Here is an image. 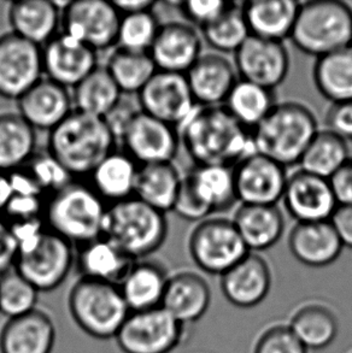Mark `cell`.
<instances>
[{
	"instance_id": "obj_53",
	"label": "cell",
	"mask_w": 352,
	"mask_h": 353,
	"mask_svg": "<svg viewBox=\"0 0 352 353\" xmlns=\"http://www.w3.org/2000/svg\"><path fill=\"white\" fill-rule=\"evenodd\" d=\"M113 4L121 16L124 14H140L153 11L157 1L153 0H114Z\"/></svg>"
},
{
	"instance_id": "obj_28",
	"label": "cell",
	"mask_w": 352,
	"mask_h": 353,
	"mask_svg": "<svg viewBox=\"0 0 352 353\" xmlns=\"http://www.w3.org/2000/svg\"><path fill=\"white\" fill-rule=\"evenodd\" d=\"M300 6L293 0H251L242 10L251 35L284 43L291 38Z\"/></svg>"
},
{
	"instance_id": "obj_34",
	"label": "cell",
	"mask_w": 352,
	"mask_h": 353,
	"mask_svg": "<svg viewBox=\"0 0 352 353\" xmlns=\"http://www.w3.org/2000/svg\"><path fill=\"white\" fill-rule=\"evenodd\" d=\"M37 153V130L19 112L0 114V172H12Z\"/></svg>"
},
{
	"instance_id": "obj_14",
	"label": "cell",
	"mask_w": 352,
	"mask_h": 353,
	"mask_svg": "<svg viewBox=\"0 0 352 353\" xmlns=\"http://www.w3.org/2000/svg\"><path fill=\"white\" fill-rule=\"evenodd\" d=\"M233 174L240 205H277L282 201L289 172L271 158L253 153L233 168Z\"/></svg>"
},
{
	"instance_id": "obj_44",
	"label": "cell",
	"mask_w": 352,
	"mask_h": 353,
	"mask_svg": "<svg viewBox=\"0 0 352 353\" xmlns=\"http://www.w3.org/2000/svg\"><path fill=\"white\" fill-rule=\"evenodd\" d=\"M24 168L28 170L43 194L50 193L52 196L77 180L48 151L35 153Z\"/></svg>"
},
{
	"instance_id": "obj_2",
	"label": "cell",
	"mask_w": 352,
	"mask_h": 353,
	"mask_svg": "<svg viewBox=\"0 0 352 353\" xmlns=\"http://www.w3.org/2000/svg\"><path fill=\"white\" fill-rule=\"evenodd\" d=\"M117 141L104 119L72 110L62 123L50 132L48 152L51 153L74 179L90 176Z\"/></svg>"
},
{
	"instance_id": "obj_30",
	"label": "cell",
	"mask_w": 352,
	"mask_h": 353,
	"mask_svg": "<svg viewBox=\"0 0 352 353\" xmlns=\"http://www.w3.org/2000/svg\"><path fill=\"white\" fill-rule=\"evenodd\" d=\"M184 182L211 215L226 211L238 203L234 187L233 168L193 165L184 174Z\"/></svg>"
},
{
	"instance_id": "obj_47",
	"label": "cell",
	"mask_w": 352,
	"mask_h": 353,
	"mask_svg": "<svg viewBox=\"0 0 352 353\" xmlns=\"http://www.w3.org/2000/svg\"><path fill=\"white\" fill-rule=\"evenodd\" d=\"M45 206V196L12 192L3 215L8 223L43 219Z\"/></svg>"
},
{
	"instance_id": "obj_22",
	"label": "cell",
	"mask_w": 352,
	"mask_h": 353,
	"mask_svg": "<svg viewBox=\"0 0 352 353\" xmlns=\"http://www.w3.org/2000/svg\"><path fill=\"white\" fill-rule=\"evenodd\" d=\"M271 287V267L258 253L248 252L221 276V290L226 299L243 309L262 303Z\"/></svg>"
},
{
	"instance_id": "obj_46",
	"label": "cell",
	"mask_w": 352,
	"mask_h": 353,
	"mask_svg": "<svg viewBox=\"0 0 352 353\" xmlns=\"http://www.w3.org/2000/svg\"><path fill=\"white\" fill-rule=\"evenodd\" d=\"M233 5L234 3L224 0H190L181 1L179 9L187 23L202 29L219 19Z\"/></svg>"
},
{
	"instance_id": "obj_3",
	"label": "cell",
	"mask_w": 352,
	"mask_h": 353,
	"mask_svg": "<svg viewBox=\"0 0 352 353\" xmlns=\"http://www.w3.org/2000/svg\"><path fill=\"white\" fill-rule=\"evenodd\" d=\"M320 127L309 106L300 101L277 103L253 130L256 151L286 169L298 165Z\"/></svg>"
},
{
	"instance_id": "obj_19",
	"label": "cell",
	"mask_w": 352,
	"mask_h": 353,
	"mask_svg": "<svg viewBox=\"0 0 352 353\" xmlns=\"http://www.w3.org/2000/svg\"><path fill=\"white\" fill-rule=\"evenodd\" d=\"M148 53L157 70L186 74L203 54V38L192 24L167 22L159 26Z\"/></svg>"
},
{
	"instance_id": "obj_50",
	"label": "cell",
	"mask_w": 352,
	"mask_h": 353,
	"mask_svg": "<svg viewBox=\"0 0 352 353\" xmlns=\"http://www.w3.org/2000/svg\"><path fill=\"white\" fill-rule=\"evenodd\" d=\"M19 253L17 241L9 223L0 217V275L14 267Z\"/></svg>"
},
{
	"instance_id": "obj_55",
	"label": "cell",
	"mask_w": 352,
	"mask_h": 353,
	"mask_svg": "<svg viewBox=\"0 0 352 353\" xmlns=\"http://www.w3.org/2000/svg\"><path fill=\"white\" fill-rule=\"evenodd\" d=\"M352 353V352H351Z\"/></svg>"
},
{
	"instance_id": "obj_23",
	"label": "cell",
	"mask_w": 352,
	"mask_h": 353,
	"mask_svg": "<svg viewBox=\"0 0 352 353\" xmlns=\"http://www.w3.org/2000/svg\"><path fill=\"white\" fill-rule=\"evenodd\" d=\"M289 248L298 262L321 268L335 262L344 246L331 221H322L295 223L289 235Z\"/></svg>"
},
{
	"instance_id": "obj_17",
	"label": "cell",
	"mask_w": 352,
	"mask_h": 353,
	"mask_svg": "<svg viewBox=\"0 0 352 353\" xmlns=\"http://www.w3.org/2000/svg\"><path fill=\"white\" fill-rule=\"evenodd\" d=\"M282 201L295 223L331 221L338 208L329 180L302 169L289 174Z\"/></svg>"
},
{
	"instance_id": "obj_7",
	"label": "cell",
	"mask_w": 352,
	"mask_h": 353,
	"mask_svg": "<svg viewBox=\"0 0 352 353\" xmlns=\"http://www.w3.org/2000/svg\"><path fill=\"white\" fill-rule=\"evenodd\" d=\"M68 307L72 320L92 338H115L128 316V306L117 285L80 277L70 290Z\"/></svg>"
},
{
	"instance_id": "obj_38",
	"label": "cell",
	"mask_w": 352,
	"mask_h": 353,
	"mask_svg": "<svg viewBox=\"0 0 352 353\" xmlns=\"http://www.w3.org/2000/svg\"><path fill=\"white\" fill-rule=\"evenodd\" d=\"M351 157L345 139L329 129H320L305 150L298 167L304 172L329 180Z\"/></svg>"
},
{
	"instance_id": "obj_10",
	"label": "cell",
	"mask_w": 352,
	"mask_h": 353,
	"mask_svg": "<svg viewBox=\"0 0 352 353\" xmlns=\"http://www.w3.org/2000/svg\"><path fill=\"white\" fill-rule=\"evenodd\" d=\"M184 327L162 306L130 311L115 339L124 353H170L184 338Z\"/></svg>"
},
{
	"instance_id": "obj_13",
	"label": "cell",
	"mask_w": 352,
	"mask_h": 353,
	"mask_svg": "<svg viewBox=\"0 0 352 353\" xmlns=\"http://www.w3.org/2000/svg\"><path fill=\"white\" fill-rule=\"evenodd\" d=\"M145 114L170 124L176 129L195 110V103L185 74L157 70L137 94Z\"/></svg>"
},
{
	"instance_id": "obj_4",
	"label": "cell",
	"mask_w": 352,
	"mask_h": 353,
	"mask_svg": "<svg viewBox=\"0 0 352 353\" xmlns=\"http://www.w3.org/2000/svg\"><path fill=\"white\" fill-rule=\"evenodd\" d=\"M108 206L90 183L75 180L51 196L43 220L48 230L80 248L103 236Z\"/></svg>"
},
{
	"instance_id": "obj_43",
	"label": "cell",
	"mask_w": 352,
	"mask_h": 353,
	"mask_svg": "<svg viewBox=\"0 0 352 353\" xmlns=\"http://www.w3.org/2000/svg\"><path fill=\"white\" fill-rule=\"evenodd\" d=\"M161 24L153 11L121 16L117 46L132 51L148 52Z\"/></svg>"
},
{
	"instance_id": "obj_9",
	"label": "cell",
	"mask_w": 352,
	"mask_h": 353,
	"mask_svg": "<svg viewBox=\"0 0 352 353\" xmlns=\"http://www.w3.org/2000/svg\"><path fill=\"white\" fill-rule=\"evenodd\" d=\"M188 250L197 267L219 276L250 252L233 220L224 217H210L197 223L188 239Z\"/></svg>"
},
{
	"instance_id": "obj_31",
	"label": "cell",
	"mask_w": 352,
	"mask_h": 353,
	"mask_svg": "<svg viewBox=\"0 0 352 353\" xmlns=\"http://www.w3.org/2000/svg\"><path fill=\"white\" fill-rule=\"evenodd\" d=\"M168 276L161 263L137 261L129 270L119 290L129 311H144L162 305Z\"/></svg>"
},
{
	"instance_id": "obj_12",
	"label": "cell",
	"mask_w": 352,
	"mask_h": 353,
	"mask_svg": "<svg viewBox=\"0 0 352 353\" xmlns=\"http://www.w3.org/2000/svg\"><path fill=\"white\" fill-rule=\"evenodd\" d=\"M43 77L40 46L12 32L0 37V97L19 101Z\"/></svg>"
},
{
	"instance_id": "obj_45",
	"label": "cell",
	"mask_w": 352,
	"mask_h": 353,
	"mask_svg": "<svg viewBox=\"0 0 352 353\" xmlns=\"http://www.w3.org/2000/svg\"><path fill=\"white\" fill-rule=\"evenodd\" d=\"M253 353H308L289 325H273L263 333Z\"/></svg>"
},
{
	"instance_id": "obj_54",
	"label": "cell",
	"mask_w": 352,
	"mask_h": 353,
	"mask_svg": "<svg viewBox=\"0 0 352 353\" xmlns=\"http://www.w3.org/2000/svg\"><path fill=\"white\" fill-rule=\"evenodd\" d=\"M11 194H12V188H11L9 174L0 172V217L4 212Z\"/></svg>"
},
{
	"instance_id": "obj_6",
	"label": "cell",
	"mask_w": 352,
	"mask_h": 353,
	"mask_svg": "<svg viewBox=\"0 0 352 353\" xmlns=\"http://www.w3.org/2000/svg\"><path fill=\"white\" fill-rule=\"evenodd\" d=\"M291 41L300 51L320 58L352 43V8L339 0L300 3Z\"/></svg>"
},
{
	"instance_id": "obj_1",
	"label": "cell",
	"mask_w": 352,
	"mask_h": 353,
	"mask_svg": "<svg viewBox=\"0 0 352 353\" xmlns=\"http://www.w3.org/2000/svg\"><path fill=\"white\" fill-rule=\"evenodd\" d=\"M177 132L195 165L234 168L257 152L253 130L239 123L224 105L195 106Z\"/></svg>"
},
{
	"instance_id": "obj_11",
	"label": "cell",
	"mask_w": 352,
	"mask_h": 353,
	"mask_svg": "<svg viewBox=\"0 0 352 353\" xmlns=\"http://www.w3.org/2000/svg\"><path fill=\"white\" fill-rule=\"evenodd\" d=\"M119 22L121 14L113 1L74 0L62 11L61 27L98 52L117 46Z\"/></svg>"
},
{
	"instance_id": "obj_41",
	"label": "cell",
	"mask_w": 352,
	"mask_h": 353,
	"mask_svg": "<svg viewBox=\"0 0 352 353\" xmlns=\"http://www.w3.org/2000/svg\"><path fill=\"white\" fill-rule=\"evenodd\" d=\"M202 38L217 53H235L251 35L242 5L234 3L219 19L200 29Z\"/></svg>"
},
{
	"instance_id": "obj_32",
	"label": "cell",
	"mask_w": 352,
	"mask_h": 353,
	"mask_svg": "<svg viewBox=\"0 0 352 353\" xmlns=\"http://www.w3.org/2000/svg\"><path fill=\"white\" fill-rule=\"evenodd\" d=\"M139 167L128 153L115 150L90 172V187L110 204L128 199L134 196Z\"/></svg>"
},
{
	"instance_id": "obj_33",
	"label": "cell",
	"mask_w": 352,
	"mask_h": 353,
	"mask_svg": "<svg viewBox=\"0 0 352 353\" xmlns=\"http://www.w3.org/2000/svg\"><path fill=\"white\" fill-rule=\"evenodd\" d=\"M182 175L174 162L140 165L134 196L167 215L175 204Z\"/></svg>"
},
{
	"instance_id": "obj_5",
	"label": "cell",
	"mask_w": 352,
	"mask_h": 353,
	"mask_svg": "<svg viewBox=\"0 0 352 353\" xmlns=\"http://www.w3.org/2000/svg\"><path fill=\"white\" fill-rule=\"evenodd\" d=\"M168 232L167 215L137 196L108 206L103 236L135 261L145 259L162 248Z\"/></svg>"
},
{
	"instance_id": "obj_40",
	"label": "cell",
	"mask_w": 352,
	"mask_h": 353,
	"mask_svg": "<svg viewBox=\"0 0 352 353\" xmlns=\"http://www.w3.org/2000/svg\"><path fill=\"white\" fill-rule=\"evenodd\" d=\"M105 69L126 96L138 94L157 72L150 53L119 46L110 54Z\"/></svg>"
},
{
	"instance_id": "obj_21",
	"label": "cell",
	"mask_w": 352,
	"mask_h": 353,
	"mask_svg": "<svg viewBox=\"0 0 352 353\" xmlns=\"http://www.w3.org/2000/svg\"><path fill=\"white\" fill-rule=\"evenodd\" d=\"M19 115L35 130L48 133L74 110L70 90L43 77L17 101Z\"/></svg>"
},
{
	"instance_id": "obj_49",
	"label": "cell",
	"mask_w": 352,
	"mask_h": 353,
	"mask_svg": "<svg viewBox=\"0 0 352 353\" xmlns=\"http://www.w3.org/2000/svg\"><path fill=\"white\" fill-rule=\"evenodd\" d=\"M327 129L345 139L352 140V101L334 103L326 115Z\"/></svg>"
},
{
	"instance_id": "obj_42",
	"label": "cell",
	"mask_w": 352,
	"mask_h": 353,
	"mask_svg": "<svg viewBox=\"0 0 352 353\" xmlns=\"http://www.w3.org/2000/svg\"><path fill=\"white\" fill-rule=\"evenodd\" d=\"M39 293L14 268L0 275V314L8 319L37 310Z\"/></svg>"
},
{
	"instance_id": "obj_37",
	"label": "cell",
	"mask_w": 352,
	"mask_h": 353,
	"mask_svg": "<svg viewBox=\"0 0 352 353\" xmlns=\"http://www.w3.org/2000/svg\"><path fill=\"white\" fill-rule=\"evenodd\" d=\"M289 327L308 350L326 349L337 338L339 328L333 311L316 303L295 311Z\"/></svg>"
},
{
	"instance_id": "obj_8",
	"label": "cell",
	"mask_w": 352,
	"mask_h": 353,
	"mask_svg": "<svg viewBox=\"0 0 352 353\" xmlns=\"http://www.w3.org/2000/svg\"><path fill=\"white\" fill-rule=\"evenodd\" d=\"M77 261L74 246L48 227L19 246L14 269L39 292L61 286Z\"/></svg>"
},
{
	"instance_id": "obj_15",
	"label": "cell",
	"mask_w": 352,
	"mask_h": 353,
	"mask_svg": "<svg viewBox=\"0 0 352 353\" xmlns=\"http://www.w3.org/2000/svg\"><path fill=\"white\" fill-rule=\"evenodd\" d=\"M239 79L275 90L290 72V53L285 43L250 35L234 53Z\"/></svg>"
},
{
	"instance_id": "obj_26",
	"label": "cell",
	"mask_w": 352,
	"mask_h": 353,
	"mask_svg": "<svg viewBox=\"0 0 352 353\" xmlns=\"http://www.w3.org/2000/svg\"><path fill=\"white\" fill-rule=\"evenodd\" d=\"M135 262V259L105 236L80 246L75 261L81 277L117 286L124 281Z\"/></svg>"
},
{
	"instance_id": "obj_36",
	"label": "cell",
	"mask_w": 352,
	"mask_h": 353,
	"mask_svg": "<svg viewBox=\"0 0 352 353\" xmlns=\"http://www.w3.org/2000/svg\"><path fill=\"white\" fill-rule=\"evenodd\" d=\"M276 104L275 91L239 79L224 105L239 123L253 130Z\"/></svg>"
},
{
	"instance_id": "obj_25",
	"label": "cell",
	"mask_w": 352,
	"mask_h": 353,
	"mask_svg": "<svg viewBox=\"0 0 352 353\" xmlns=\"http://www.w3.org/2000/svg\"><path fill=\"white\" fill-rule=\"evenodd\" d=\"M211 303V290L204 277L193 272L169 276L162 307L180 323L197 322L206 314Z\"/></svg>"
},
{
	"instance_id": "obj_48",
	"label": "cell",
	"mask_w": 352,
	"mask_h": 353,
	"mask_svg": "<svg viewBox=\"0 0 352 353\" xmlns=\"http://www.w3.org/2000/svg\"><path fill=\"white\" fill-rule=\"evenodd\" d=\"M140 111L141 109L139 106L138 99L133 103L126 97V94H124L114 109L105 116V123L108 124L117 143H121L129 125Z\"/></svg>"
},
{
	"instance_id": "obj_29",
	"label": "cell",
	"mask_w": 352,
	"mask_h": 353,
	"mask_svg": "<svg viewBox=\"0 0 352 353\" xmlns=\"http://www.w3.org/2000/svg\"><path fill=\"white\" fill-rule=\"evenodd\" d=\"M233 222L250 252L273 248L285 232V217L277 205H240Z\"/></svg>"
},
{
	"instance_id": "obj_52",
	"label": "cell",
	"mask_w": 352,
	"mask_h": 353,
	"mask_svg": "<svg viewBox=\"0 0 352 353\" xmlns=\"http://www.w3.org/2000/svg\"><path fill=\"white\" fill-rule=\"evenodd\" d=\"M344 248L352 250V205H338L331 219Z\"/></svg>"
},
{
	"instance_id": "obj_35",
	"label": "cell",
	"mask_w": 352,
	"mask_h": 353,
	"mask_svg": "<svg viewBox=\"0 0 352 353\" xmlns=\"http://www.w3.org/2000/svg\"><path fill=\"white\" fill-rule=\"evenodd\" d=\"M313 79L320 94L332 104L352 101V43L316 58Z\"/></svg>"
},
{
	"instance_id": "obj_16",
	"label": "cell",
	"mask_w": 352,
	"mask_h": 353,
	"mask_svg": "<svg viewBox=\"0 0 352 353\" xmlns=\"http://www.w3.org/2000/svg\"><path fill=\"white\" fill-rule=\"evenodd\" d=\"M43 77L74 90L98 65V52L64 32L43 48Z\"/></svg>"
},
{
	"instance_id": "obj_18",
	"label": "cell",
	"mask_w": 352,
	"mask_h": 353,
	"mask_svg": "<svg viewBox=\"0 0 352 353\" xmlns=\"http://www.w3.org/2000/svg\"><path fill=\"white\" fill-rule=\"evenodd\" d=\"M121 143H124V152L139 165L174 162L181 146L175 127L143 111L133 119Z\"/></svg>"
},
{
	"instance_id": "obj_39",
	"label": "cell",
	"mask_w": 352,
	"mask_h": 353,
	"mask_svg": "<svg viewBox=\"0 0 352 353\" xmlns=\"http://www.w3.org/2000/svg\"><path fill=\"white\" fill-rule=\"evenodd\" d=\"M74 110L104 119L124 93L119 91L105 68L98 67L72 92Z\"/></svg>"
},
{
	"instance_id": "obj_24",
	"label": "cell",
	"mask_w": 352,
	"mask_h": 353,
	"mask_svg": "<svg viewBox=\"0 0 352 353\" xmlns=\"http://www.w3.org/2000/svg\"><path fill=\"white\" fill-rule=\"evenodd\" d=\"M56 327L41 310L9 319L0 332V353H51Z\"/></svg>"
},
{
	"instance_id": "obj_27",
	"label": "cell",
	"mask_w": 352,
	"mask_h": 353,
	"mask_svg": "<svg viewBox=\"0 0 352 353\" xmlns=\"http://www.w3.org/2000/svg\"><path fill=\"white\" fill-rule=\"evenodd\" d=\"M11 32L43 48L59 32L62 12L51 0L14 1L8 11Z\"/></svg>"
},
{
	"instance_id": "obj_20",
	"label": "cell",
	"mask_w": 352,
	"mask_h": 353,
	"mask_svg": "<svg viewBox=\"0 0 352 353\" xmlns=\"http://www.w3.org/2000/svg\"><path fill=\"white\" fill-rule=\"evenodd\" d=\"M195 103L202 106L224 105L239 77L232 61L221 53H203L186 72Z\"/></svg>"
},
{
	"instance_id": "obj_51",
	"label": "cell",
	"mask_w": 352,
	"mask_h": 353,
	"mask_svg": "<svg viewBox=\"0 0 352 353\" xmlns=\"http://www.w3.org/2000/svg\"><path fill=\"white\" fill-rule=\"evenodd\" d=\"M329 181L338 205H352V157Z\"/></svg>"
}]
</instances>
